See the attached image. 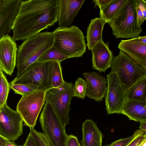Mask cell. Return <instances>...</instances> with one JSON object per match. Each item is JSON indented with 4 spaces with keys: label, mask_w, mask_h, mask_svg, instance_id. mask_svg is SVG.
I'll return each instance as SVG.
<instances>
[{
    "label": "cell",
    "mask_w": 146,
    "mask_h": 146,
    "mask_svg": "<svg viewBox=\"0 0 146 146\" xmlns=\"http://www.w3.org/2000/svg\"><path fill=\"white\" fill-rule=\"evenodd\" d=\"M58 0L22 1L13 23V38L24 40L58 21Z\"/></svg>",
    "instance_id": "6da1fadb"
},
{
    "label": "cell",
    "mask_w": 146,
    "mask_h": 146,
    "mask_svg": "<svg viewBox=\"0 0 146 146\" xmlns=\"http://www.w3.org/2000/svg\"><path fill=\"white\" fill-rule=\"evenodd\" d=\"M52 32H40L25 40L18 46L16 66V77L21 75L31 64L53 45Z\"/></svg>",
    "instance_id": "7a4b0ae2"
},
{
    "label": "cell",
    "mask_w": 146,
    "mask_h": 146,
    "mask_svg": "<svg viewBox=\"0 0 146 146\" xmlns=\"http://www.w3.org/2000/svg\"><path fill=\"white\" fill-rule=\"evenodd\" d=\"M52 33V45L68 58L81 57L86 52L84 37L78 27H59Z\"/></svg>",
    "instance_id": "3957f363"
},
{
    "label": "cell",
    "mask_w": 146,
    "mask_h": 146,
    "mask_svg": "<svg viewBox=\"0 0 146 146\" xmlns=\"http://www.w3.org/2000/svg\"><path fill=\"white\" fill-rule=\"evenodd\" d=\"M109 23L117 38L139 37L142 30L137 15L136 0H128Z\"/></svg>",
    "instance_id": "277c9868"
},
{
    "label": "cell",
    "mask_w": 146,
    "mask_h": 146,
    "mask_svg": "<svg viewBox=\"0 0 146 146\" xmlns=\"http://www.w3.org/2000/svg\"><path fill=\"white\" fill-rule=\"evenodd\" d=\"M73 84L65 81L61 86L47 90L45 102L50 104L63 126L69 124L70 105L73 97Z\"/></svg>",
    "instance_id": "5b68a950"
},
{
    "label": "cell",
    "mask_w": 146,
    "mask_h": 146,
    "mask_svg": "<svg viewBox=\"0 0 146 146\" xmlns=\"http://www.w3.org/2000/svg\"><path fill=\"white\" fill-rule=\"evenodd\" d=\"M110 68L111 72L116 74L125 89L141 78L146 76V71L120 50L117 56H113Z\"/></svg>",
    "instance_id": "8992f818"
},
{
    "label": "cell",
    "mask_w": 146,
    "mask_h": 146,
    "mask_svg": "<svg viewBox=\"0 0 146 146\" xmlns=\"http://www.w3.org/2000/svg\"><path fill=\"white\" fill-rule=\"evenodd\" d=\"M39 121L43 133L52 146H66L68 137L65 127L60 121L51 106L46 102Z\"/></svg>",
    "instance_id": "52a82bcc"
},
{
    "label": "cell",
    "mask_w": 146,
    "mask_h": 146,
    "mask_svg": "<svg viewBox=\"0 0 146 146\" xmlns=\"http://www.w3.org/2000/svg\"><path fill=\"white\" fill-rule=\"evenodd\" d=\"M46 90L38 89L22 96L18 102L17 111L22 117L24 125L34 128L42 107L45 103Z\"/></svg>",
    "instance_id": "ba28073f"
},
{
    "label": "cell",
    "mask_w": 146,
    "mask_h": 146,
    "mask_svg": "<svg viewBox=\"0 0 146 146\" xmlns=\"http://www.w3.org/2000/svg\"><path fill=\"white\" fill-rule=\"evenodd\" d=\"M107 87L105 96L106 109L108 115L121 114L127 100L126 89L112 72L106 75Z\"/></svg>",
    "instance_id": "9c48e42d"
},
{
    "label": "cell",
    "mask_w": 146,
    "mask_h": 146,
    "mask_svg": "<svg viewBox=\"0 0 146 146\" xmlns=\"http://www.w3.org/2000/svg\"><path fill=\"white\" fill-rule=\"evenodd\" d=\"M23 121L19 113L5 103L0 108V135L14 141L23 133Z\"/></svg>",
    "instance_id": "30bf717a"
},
{
    "label": "cell",
    "mask_w": 146,
    "mask_h": 146,
    "mask_svg": "<svg viewBox=\"0 0 146 146\" xmlns=\"http://www.w3.org/2000/svg\"><path fill=\"white\" fill-rule=\"evenodd\" d=\"M49 61L34 62L20 76L16 77L10 84H32L39 89L46 90L48 86V71Z\"/></svg>",
    "instance_id": "8fae6325"
},
{
    "label": "cell",
    "mask_w": 146,
    "mask_h": 146,
    "mask_svg": "<svg viewBox=\"0 0 146 146\" xmlns=\"http://www.w3.org/2000/svg\"><path fill=\"white\" fill-rule=\"evenodd\" d=\"M18 48L15 41L8 34L0 39V68L11 76L16 64Z\"/></svg>",
    "instance_id": "7c38bea8"
},
{
    "label": "cell",
    "mask_w": 146,
    "mask_h": 146,
    "mask_svg": "<svg viewBox=\"0 0 146 146\" xmlns=\"http://www.w3.org/2000/svg\"><path fill=\"white\" fill-rule=\"evenodd\" d=\"M118 48L146 71V36L121 40Z\"/></svg>",
    "instance_id": "4fadbf2b"
},
{
    "label": "cell",
    "mask_w": 146,
    "mask_h": 146,
    "mask_svg": "<svg viewBox=\"0 0 146 146\" xmlns=\"http://www.w3.org/2000/svg\"><path fill=\"white\" fill-rule=\"evenodd\" d=\"M21 0H0V39L10 33Z\"/></svg>",
    "instance_id": "5bb4252c"
},
{
    "label": "cell",
    "mask_w": 146,
    "mask_h": 146,
    "mask_svg": "<svg viewBox=\"0 0 146 146\" xmlns=\"http://www.w3.org/2000/svg\"><path fill=\"white\" fill-rule=\"evenodd\" d=\"M83 75L87 85L86 96L97 102L102 101L106 92L107 79L98 72H84Z\"/></svg>",
    "instance_id": "9a60e30c"
},
{
    "label": "cell",
    "mask_w": 146,
    "mask_h": 146,
    "mask_svg": "<svg viewBox=\"0 0 146 146\" xmlns=\"http://www.w3.org/2000/svg\"><path fill=\"white\" fill-rule=\"evenodd\" d=\"M85 0H58V21L59 27L71 26Z\"/></svg>",
    "instance_id": "2e32d148"
},
{
    "label": "cell",
    "mask_w": 146,
    "mask_h": 146,
    "mask_svg": "<svg viewBox=\"0 0 146 146\" xmlns=\"http://www.w3.org/2000/svg\"><path fill=\"white\" fill-rule=\"evenodd\" d=\"M92 68L99 73L105 72L111 67L113 56L108 44L103 40L98 43L91 50Z\"/></svg>",
    "instance_id": "e0dca14e"
},
{
    "label": "cell",
    "mask_w": 146,
    "mask_h": 146,
    "mask_svg": "<svg viewBox=\"0 0 146 146\" xmlns=\"http://www.w3.org/2000/svg\"><path fill=\"white\" fill-rule=\"evenodd\" d=\"M82 131L81 146H102L103 134L94 121L86 120L82 124Z\"/></svg>",
    "instance_id": "ac0fdd59"
},
{
    "label": "cell",
    "mask_w": 146,
    "mask_h": 146,
    "mask_svg": "<svg viewBox=\"0 0 146 146\" xmlns=\"http://www.w3.org/2000/svg\"><path fill=\"white\" fill-rule=\"evenodd\" d=\"M121 113L130 120L140 123L146 121V102L127 99Z\"/></svg>",
    "instance_id": "d6986e66"
},
{
    "label": "cell",
    "mask_w": 146,
    "mask_h": 146,
    "mask_svg": "<svg viewBox=\"0 0 146 146\" xmlns=\"http://www.w3.org/2000/svg\"><path fill=\"white\" fill-rule=\"evenodd\" d=\"M106 23L100 17L92 19L88 27L87 31V46L91 50L99 42L102 40V33Z\"/></svg>",
    "instance_id": "ffe728a7"
},
{
    "label": "cell",
    "mask_w": 146,
    "mask_h": 146,
    "mask_svg": "<svg viewBox=\"0 0 146 146\" xmlns=\"http://www.w3.org/2000/svg\"><path fill=\"white\" fill-rule=\"evenodd\" d=\"M127 99L146 102V76L142 77L126 89Z\"/></svg>",
    "instance_id": "44dd1931"
},
{
    "label": "cell",
    "mask_w": 146,
    "mask_h": 146,
    "mask_svg": "<svg viewBox=\"0 0 146 146\" xmlns=\"http://www.w3.org/2000/svg\"><path fill=\"white\" fill-rule=\"evenodd\" d=\"M128 0H111L100 9V17L109 23L115 16Z\"/></svg>",
    "instance_id": "7402d4cb"
},
{
    "label": "cell",
    "mask_w": 146,
    "mask_h": 146,
    "mask_svg": "<svg viewBox=\"0 0 146 146\" xmlns=\"http://www.w3.org/2000/svg\"><path fill=\"white\" fill-rule=\"evenodd\" d=\"M63 80L61 62L49 61L48 71L49 89L59 87L64 82Z\"/></svg>",
    "instance_id": "603a6c76"
},
{
    "label": "cell",
    "mask_w": 146,
    "mask_h": 146,
    "mask_svg": "<svg viewBox=\"0 0 146 146\" xmlns=\"http://www.w3.org/2000/svg\"><path fill=\"white\" fill-rule=\"evenodd\" d=\"M68 57L62 54L53 45L44 51L38 58L36 61L45 62L54 61H62Z\"/></svg>",
    "instance_id": "cb8c5ba5"
},
{
    "label": "cell",
    "mask_w": 146,
    "mask_h": 146,
    "mask_svg": "<svg viewBox=\"0 0 146 146\" xmlns=\"http://www.w3.org/2000/svg\"><path fill=\"white\" fill-rule=\"evenodd\" d=\"M9 84L3 71H0V108L7 103L10 89Z\"/></svg>",
    "instance_id": "d4e9b609"
},
{
    "label": "cell",
    "mask_w": 146,
    "mask_h": 146,
    "mask_svg": "<svg viewBox=\"0 0 146 146\" xmlns=\"http://www.w3.org/2000/svg\"><path fill=\"white\" fill-rule=\"evenodd\" d=\"M87 88L86 81L82 78H77L73 86V97H76L84 100L86 96Z\"/></svg>",
    "instance_id": "484cf974"
},
{
    "label": "cell",
    "mask_w": 146,
    "mask_h": 146,
    "mask_svg": "<svg viewBox=\"0 0 146 146\" xmlns=\"http://www.w3.org/2000/svg\"><path fill=\"white\" fill-rule=\"evenodd\" d=\"M10 88L15 93L22 96L29 94L39 89L38 86L32 84H10Z\"/></svg>",
    "instance_id": "4316f807"
},
{
    "label": "cell",
    "mask_w": 146,
    "mask_h": 146,
    "mask_svg": "<svg viewBox=\"0 0 146 146\" xmlns=\"http://www.w3.org/2000/svg\"><path fill=\"white\" fill-rule=\"evenodd\" d=\"M30 133L37 146H52L43 133L38 132L34 128H30Z\"/></svg>",
    "instance_id": "83f0119b"
},
{
    "label": "cell",
    "mask_w": 146,
    "mask_h": 146,
    "mask_svg": "<svg viewBox=\"0 0 146 146\" xmlns=\"http://www.w3.org/2000/svg\"><path fill=\"white\" fill-rule=\"evenodd\" d=\"M144 131L139 129L135 131L131 136L125 138L119 139L110 144H107L105 146H127L135 137L142 133Z\"/></svg>",
    "instance_id": "f1b7e54d"
},
{
    "label": "cell",
    "mask_w": 146,
    "mask_h": 146,
    "mask_svg": "<svg viewBox=\"0 0 146 146\" xmlns=\"http://www.w3.org/2000/svg\"><path fill=\"white\" fill-rule=\"evenodd\" d=\"M145 140L146 132H143L135 137L127 146H137Z\"/></svg>",
    "instance_id": "f546056e"
},
{
    "label": "cell",
    "mask_w": 146,
    "mask_h": 146,
    "mask_svg": "<svg viewBox=\"0 0 146 146\" xmlns=\"http://www.w3.org/2000/svg\"><path fill=\"white\" fill-rule=\"evenodd\" d=\"M80 144L76 136L72 134L68 135L66 146H79Z\"/></svg>",
    "instance_id": "4dcf8cb0"
},
{
    "label": "cell",
    "mask_w": 146,
    "mask_h": 146,
    "mask_svg": "<svg viewBox=\"0 0 146 146\" xmlns=\"http://www.w3.org/2000/svg\"><path fill=\"white\" fill-rule=\"evenodd\" d=\"M136 0L142 12L144 18L145 20L146 19V0Z\"/></svg>",
    "instance_id": "1f68e13d"
},
{
    "label": "cell",
    "mask_w": 146,
    "mask_h": 146,
    "mask_svg": "<svg viewBox=\"0 0 146 146\" xmlns=\"http://www.w3.org/2000/svg\"><path fill=\"white\" fill-rule=\"evenodd\" d=\"M136 11L137 16L138 19L139 23V24L140 26L142 25L143 23L145 21L144 19L143 13L140 9L139 5L136 0Z\"/></svg>",
    "instance_id": "d6a6232c"
},
{
    "label": "cell",
    "mask_w": 146,
    "mask_h": 146,
    "mask_svg": "<svg viewBox=\"0 0 146 146\" xmlns=\"http://www.w3.org/2000/svg\"><path fill=\"white\" fill-rule=\"evenodd\" d=\"M23 146H37L30 133H29Z\"/></svg>",
    "instance_id": "836d02e7"
},
{
    "label": "cell",
    "mask_w": 146,
    "mask_h": 146,
    "mask_svg": "<svg viewBox=\"0 0 146 146\" xmlns=\"http://www.w3.org/2000/svg\"><path fill=\"white\" fill-rule=\"evenodd\" d=\"M111 0H94L93 2L95 3L94 7L98 6L100 9L103 7L110 2Z\"/></svg>",
    "instance_id": "e575fe53"
},
{
    "label": "cell",
    "mask_w": 146,
    "mask_h": 146,
    "mask_svg": "<svg viewBox=\"0 0 146 146\" xmlns=\"http://www.w3.org/2000/svg\"><path fill=\"white\" fill-rule=\"evenodd\" d=\"M8 140L0 135V146H6Z\"/></svg>",
    "instance_id": "d590c367"
},
{
    "label": "cell",
    "mask_w": 146,
    "mask_h": 146,
    "mask_svg": "<svg viewBox=\"0 0 146 146\" xmlns=\"http://www.w3.org/2000/svg\"><path fill=\"white\" fill-rule=\"evenodd\" d=\"M140 123L139 129L146 132V121L141 122Z\"/></svg>",
    "instance_id": "8d00e7d4"
},
{
    "label": "cell",
    "mask_w": 146,
    "mask_h": 146,
    "mask_svg": "<svg viewBox=\"0 0 146 146\" xmlns=\"http://www.w3.org/2000/svg\"><path fill=\"white\" fill-rule=\"evenodd\" d=\"M6 146H22L16 144L13 141H9L7 144Z\"/></svg>",
    "instance_id": "74e56055"
},
{
    "label": "cell",
    "mask_w": 146,
    "mask_h": 146,
    "mask_svg": "<svg viewBox=\"0 0 146 146\" xmlns=\"http://www.w3.org/2000/svg\"><path fill=\"white\" fill-rule=\"evenodd\" d=\"M137 146H146V140H144Z\"/></svg>",
    "instance_id": "f35d334b"
},
{
    "label": "cell",
    "mask_w": 146,
    "mask_h": 146,
    "mask_svg": "<svg viewBox=\"0 0 146 146\" xmlns=\"http://www.w3.org/2000/svg\"><path fill=\"white\" fill-rule=\"evenodd\" d=\"M1 70V68H0V71Z\"/></svg>",
    "instance_id": "ab89813d"
},
{
    "label": "cell",
    "mask_w": 146,
    "mask_h": 146,
    "mask_svg": "<svg viewBox=\"0 0 146 146\" xmlns=\"http://www.w3.org/2000/svg\"><path fill=\"white\" fill-rule=\"evenodd\" d=\"M79 146H81V145L80 144Z\"/></svg>",
    "instance_id": "60d3db41"
},
{
    "label": "cell",
    "mask_w": 146,
    "mask_h": 146,
    "mask_svg": "<svg viewBox=\"0 0 146 146\" xmlns=\"http://www.w3.org/2000/svg\"></svg>",
    "instance_id": "b9f144b4"
}]
</instances>
